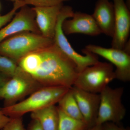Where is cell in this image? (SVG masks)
Segmentation results:
<instances>
[{
    "mask_svg": "<svg viewBox=\"0 0 130 130\" xmlns=\"http://www.w3.org/2000/svg\"><path fill=\"white\" fill-rule=\"evenodd\" d=\"M63 3L48 7H34L36 20L41 34L44 37L53 39L55 28Z\"/></svg>",
    "mask_w": 130,
    "mask_h": 130,
    "instance_id": "obj_13",
    "label": "cell"
},
{
    "mask_svg": "<svg viewBox=\"0 0 130 130\" xmlns=\"http://www.w3.org/2000/svg\"><path fill=\"white\" fill-rule=\"evenodd\" d=\"M71 19L65 20L62 28L65 35L81 33L95 36L101 34L92 15L76 12Z\"/></svg>",
    "mask_w": 130,
    "mask_h": 130,
    "instance_id": "obj_12",
    "label": "cell"
},
{
    "mask_svg": "<svg viewBox=\"0 0 130 130\" xmlns=\"http://www.w3.org/2000/svg\"><path fill=\"white\" fill-rule=\"evenodd\" d=\"M58 107L68 115L74 119L84 121L71 88L58 103Z\"/></svg>",
    "mask_w": 130,
    "mask_h": 130,
    "instance_id": "obj_16",
    "label": "cell"
},
{
    "mask_svg": "<svg viewBox=\"0 0 130 130\" xmlns=\"http://www.w3.org/2000/svg\"><path fill=\"white\" fill-rule=\"evenodd\" d=\"M70 89L64 86H42L32 92L26 99L4 107L2 109L9 118L22 117L28 113L55 105Z\"/></svg>",
    "mask_w": 130,
    "mask_h": 130,
    "instance_id": "obj_2",
    "label": "cell"
},
{
    "mask_svg": "<svg viewBox=\"0 0 130 130\" xmlns=\"http://www.w3.org/2000/svg\"><path fill=\"white\" fill-rule=\"evenodd\" d=\"M1 130H25L22 117L11 118L10 121Z\"/></svg>",
    "mask_w": 130,
    "mask_h": 130,
    "instance_id": "obj_21",
    "label": "cell"
},
{
    "mask_svg": "<svg viewBox=\"0 0 130 130\" xmlns=\"http://www.w3.org/2000/svg\"><path fill=\"white\" fill-rule=\"evenodd\" d=\"M20 9L8 23L0 29V42L9 37L24 31L41 34L36 22L33 7L25 5Z\"/></svg>",
    "mask_w": 130,
    "mask_h": 130,
    "instance_id": "obj_9",
    "label": "cell"
},
{
    "mask_svg": "<svg viewBox=\"0 0 130 130\" xmlns=\"http://www.w3.org/2000/svg\"><path fill=\"white\" fill-rule=\"evenodd\" d=\"M11 77L4 73H0V86L5 83Z\"/></svg>",
    "mask_w": 130,
    "mask_h": 130,
    "instance_id": "obj_25",
    "label": "cell"
},
{
    "mask_svg": "<svg viewBox=\"0 0 130 130\" xmlns=\"http://www.w3.org/2000/svg\"><path fill=\"white\" fill-rule=\"evenodd\" d=\"M42 87L19 67L13 76L0 86V99L4 100V107L10 106Z\"/></svg>",
    "mask_w": 130,
    "mask_h": 130,
    "instance_id": "obj_7",
    "label": "cell"
},
{
    "mask_svg": "<svg viewBox=\"0 0 130 130\" xmlns=\"http://www.w3.org/2000/svg\"><path fill=\"white\" fill-rule=\"evenodd\" d=\"M85 49L105 58L114 65L116 79L124 82L130 81V54L123 49L107 48L95 44H89Z\"/></svg>",
    "mask_w": 130,
    "mask_h": 130,
    "instance_id": "obj_8",
    "label": "cell"
},
{
    "mask_svg": "<svg viewBox=\"0 0 130 130\" xmlns=\"http://www.w3.org/2000/svg\"><path fill=\"white\" fill-rule=\"evenodd\" d=\"M124 88L107 86L100 93V102L96 124L106 122L120 124L125 117L126 109L122 102Z\"/></svg>",
    "mask_w": 130,
    "mask_h": 130,
    "instance_id": "obj_6",
    "label": "cell"
},
{
    "mask_svg": "<svg viewBox=\"0 0 130 130\" xmlns=\"http://www.w3.org/2000/svg\"><path fill=\"white\" fill-rule=\"evenodd\" d=\"M113 2L115 25L111 46L123 50L129 35L130 11L124 0H113Z\"/></svg>",
    "mask_w": 130,
    "mask_h": 130,
    "instance_id": "obj_10",
    "label": "cell"
},
{
    "mask_svg": "<svg viewBox=\"0 0 130 130\" xmlns=\"http://www.w3.org/2000/svg\"><path fill=\"white\" fill-rule=\"evenodd\" d=\"M102 125L96 124L94 126L89 128L86 130H101Z\"/></svg>",
    "mask_w": 130,
    "mask_h": 130,
    "instance_id": "obj_26",
    "label": "cell"
},
{
    "mask_svg": "<svg viewBox=\"0 0 130 130\" xmlns=\"http://www.w3.org/2000/svg\"><path fill=\"white\" fill-rule=\"evenodd\" d=\"M11 119V118L4 113L2 108L0 107V129L1 130L4 128Z\"/></svg>",
    "mask_w": 130,
    "mask_h": 130,
    "instance_id": "obj_23",
    "label": "cell"
},
{
    "mask_svg": "<svg viewBox=\"0 0 130 130\" xmlns=\"http://www.w3.org/2000/svg\"><path fill=\"white\" fill-rule=\"evenodd\" d=\"M19 68V67L14 61L6 56L0 55V73L12 77Z\"/></svg>",
    "mask_w": 130,
    "mask_h": 130,
    "instance_id": "obj_18",
    "label": "cell"
},
{
    "mask_svg": "<svg viewBox=\"0 0 130 130\" xmlns=\"http://www.w3.org/2000/svg\"><path fill=\"white\" fill-rule=\"evenodd\" d=\"M8 1H10L12 2H15L18 1L19 0H8Z\"/></svg>",
    "mask_w": 130,
    "mask_h": 130,
    "instance_id": "obj_27",
    "label": "cell"
},
{
    "mask_svg": "<svg viewBox=\"0 0 130 130\" xmlns=\"http://www.w3.org/2000/svg\"><path fill=\"white\" fill-rule=\"evenodd\" d=\"M58 108L59 115L58 130H86L88 129L85 121L70 117Z\"/></svg>",
    "mask_w": 130,
    "mask_h": 130,
    "instance_id": "obj_17",
    "label": "cell"
},
{
    "mask_svg": "<svg viewBox=\"0 0 130 130\" xmlns=\"http://www.w3.org/2000/svg\"><path fill=\"white\" fill-rule=\"evenodd\" d=\"M101 130H130L125 128L120 124L112 122H106L102 125Z\"/></svg>",
    "mask_w": 130,
    "mask_h": 130,
    "instance_id": "obj_22",
    "label": "cell"
},
{
    "mask_svg": "<svg viewBox=\"0 0 130 130\" xmlns=\"http://www.w3.org/2000/svg\"><path fill=\"white\" fill-rule=\"evenodd\" d=\"M1 3H0V11H1Z\"/></svg>",
    "mask_w": 130,
    "mask_h": 130,
    "instance_id": "obj_28",
    "label": "cell"
},
{
    "mask_svg": "<svg viewBox=\"0 0 130 130\" xmlns=\"http://www.w3.org/2000/svg\"><path fill=\"white\" fill-rule=\"evenodd\" d=\"M17 64L42 86L71 88L78 73L75 64L54 43L28 54Z\"/></svg>",
    "mask_w": 130,
    "mask_h": 130,
    "instance_id": "obj_1",
    "label": "cell"
},
{
    "mask_svg": "<svg viewBox=\"0 0 130 130\" xmlns=\"http://www.w3.org/2000/svg\"><path fill=\"white\" fill-rule=\"evenodd\" d=\"M71 89L84 120L89 128L94 126L98 115L100 94L88 92L74 86Z\"/></svg>",
    "mask_w": 130,
    "mask_h": 130,
    "instance_id": "obj_11",
    "label": "cell"
},
{
    "mask_svg": "<svg viewBox=\"0 0 130 130\" xmlns=\"http://www.w3.org/2000/svg\"><path fill=\"white\" fill-rule=\"evenodd\" d=\"M31 117L38 121L43 130H58L59 112L55 105L32 112Z\"/></svg>",
    "mask_w": 130,
    "mask_h": 130,
    "instance_id": "obj_15",
    "label": "cell"
},
{
    "mask_svg": "<svg viewBox=\"0 0 130 130\" xmlns=\"http://www.w3.org/2000/svg\"><path fill=\"white\" fill-rule=\"evenodd\" d=\"M70 0H23L25 5H31L34 7H48L63 4Z\"/></svg>",
    "mask_w": 130,
    "mask_h": 130,
    "instance_id": "obj_20",
    "label": "cell"
},
{
    "mask_svg": "<svg viewBox=\"0 0 130 130\" xmlns=\"http://www.w3.org/2000/svg\"><path fill=\"white\" fill-rule=\"evenodd\" d=\"M115 79L113 65L99 61L79 72L73 86L90 93L100 94Z\"/></svg>",
    "mask_w": 130,
    "mask_h": 130,
    "instance_id": "obj_5",
    "label": "cell"
},
{
    "mask_svg": "<svg viewBox=\"0 0 130 130\" xmlns=\"http://www.w3.org/2000/svg\"><path fill=\"white\" fill-rule=\"evenodd\" d=\"M92 16L101 33L112 37L115 25L113 3L109 0H98Z\"/></svg>",
    "mask_w": 130,
    "mask_h": 130,
    "instance_id": "obj_14",
    "label": "cell"
},
{
    "mask_svg": "<svg viewBox=\"0 0 130 130\" xmlns=\"http://www.w3.org/2000/svg\"><path fill=\"white\" fill-rule=\"evenodd\" d=\"M24 6L25 5L23 0H19L14 2L13 7L10 11L4 15H0V29L8 23L16 14L17 11Z\"/></svg>",
    "mask_w": 130,
    "mask_h": 130,
    "instance_id": "obj_19",
    "label": "cell"
},
{
    "mask_svg": "<svg viewBox=\"0 0 130 130\" xmlns=\"http://www.w3.org/2000/svg\"><path fill=\"white\" fill-rule=\"evenodd\" d=\"M54 43L53 39L41 34L24 31L9 37L0 42V55L17 62L28 54Z\"/></svg>",
    "mask_w": 130,
    "mask_h": 130,
    "instance_id": "obj_3",
    "label": "cell"
},
{
    "mask_svg": "<svg viewBox=\"0 0 130 130\" xmlns=\"http://www.w3.org/2000/svg\"><path fill=\"white\" fill-rule=\"evenodd\" d=\"M28 130H43L40 124L35 120L32 119L28 127Z\"/></svg>",
    "mask_w": 130,
    "mask_h": 130,
    "instance_id": "obj_24",
    "label": "cell"
},
{
    "mask_svg": "<svg viewBox=\"0 0 130 130\" xmlns=\"http://www.w3.org/2000/svg\"><path fill=\"white\" fill-rule=\"evenodd\" d=\"M74 13L71 6H63L58 17L53 41L54 43L61 51L75 64L79 73L86 68L95 64L99 61L98 55L85 48L82 51L85 55H81L77 53L66 37L62 29V23L65 20L72 18Z\"/></svg>",
    "mask_w": 130,
    "mask_h": 130,
    "instance_id": "obj_4",
    "label": "cell"
}]
</instances>
